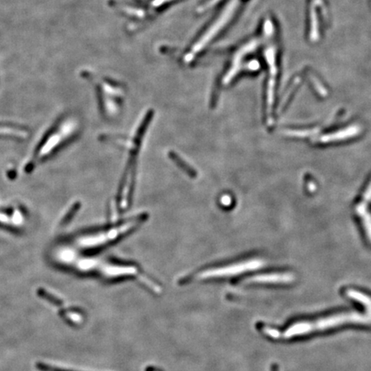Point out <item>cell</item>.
<instances>
[{
    "mask_svg": "<svg viewBox=\"0 0 371 371\" xmlns=\"http://www.w3.org/2000/svg\"><path fill=\"white\" fill-rule=\"evenodd\" d=\"M346 295L349 298L356 300L365 306L366 312L360 314L358 312H346L336 314L331 316L310 321H300L293 324L287 328L282 334L283 338L290 339L295 336L305 335L314 332L325 331L328 328L340 327L347 323L371 324V297L366 294L357 291L354 289L346 290Z\"/></svg>",
    "mask_w": 371,
    "mask_h": 371,
    "instance_id": "1",
    "label": "cell"
},
{
    "mask_svg": "<svg viewBox=\"0 0 371 371\" xmlns=\"http://www.w3.org/2000/svg\"><path fill=\"white\" fill-rule=\"evenodd\" d=\"M146 219V213L134 215L107 227L82 233L77 235L73 241L81 249L88 250L102 249L135 231Z\"/></svg>",
    "mask_w": 371,
    "mask_h": 371,
    "instance_id": "2",
    "label": "cell"
},
{
    "mask_svg": "<svg viewBox=\"0 0 371 371\" xmlns=\"http://www.w3.org/2000/svg\"><path fill=\"white\" fill-rule=\"evenodd\" d=\"M79 122L74 118H67L58 123L55 129L49 132L36 148L34 156L25 164V171L30 172L36 164L41 163L55 153L62 145L75 136L79 131Z\"/></svg>",
    "mask_w": 371,
    "mask_h": 371,
    "instance_id": "3",
    "label": "cell"
},
{
    "mask_svg": "<svg viewBox=\"0 0 371 371\" xmlns=\"http://www.w3.org/2000/svg\"><path fill=\"white\" fill-rule=\"evenodd\" d=\"M262 266V262L259 259H248L239 260L234 263H229L225 266L215 267L213 269L204 271L201 273V278H217V277L233 276L235 273H241L246 271L256 269Z\"/></svg>",
    "mask_w": 371,
    "mask_h": 371,
    "instance_id": "4",
    "label": "cell"
},
{
    "mask_svg": "<svg viewBox=\"0 0 371 371\" xmlns=\"http://www.w3.org/2000/svg\"><path fill=\"white\" fill-rule=\"evenodd\" d=\"M25 222L26 217L21 208L0 211V225L11 228H22Z\"/></svg>",
    "mask_w": 371,
    "mask_h": 371,
    "instance_id": "5",
    "label": "cell"
},
{
    "mask_svg": "<svg viewBox=\"0 0 371 371\" xmlns=\"http://www.w3.org/2000/svg\"><path fill=\"white\" fill-rule=\"evenodd\" d=\"M256 280L259 283H273V284H288L294 280V276L290 273H270L256 277Z\"/></svg>",
    "mask_w": 371,
    "mask_h": 371,
    "instance_id": "6",
    "label": "cell"
},
{
    "mask_svg": "<svg viewBox=\"0 0 371 371\" xmlns=\"http://www.w3.org/2000/svg\"><path fill=\"white\" fill-rule=\"evenodd\" d=\"M28 133L25 130L10 126H0V137H10L13 139H25Z\"/></svg>",
    "mask_w": 371,
    "mask_h": 371,
    "instance_id": "7",
    "label": "cell"
},
{
    "mask_svg": "<svg viewBox=\"0 0 371 371\" xmlns=\"http://www.w3.org/2000/svg\"><path fill=\"white\" fill-rule=\"evenodd\" d=\"M38 294H39V296H41L42 298L48 300V301L51 302L53 304H55L56 306L62 305V302H60L58 298H56L55 296H52V295H50L49 293L47 292V291L43 289H39V290H38Z\"/></svg>",
    "mask_w": 371,
    "mask_h": 371,
    "instance_id": "8",
    "label": "cell"
},
{
    "mask_svg": "<svg viewBox=\"0 0 371 371\" xmlns=\"http://www.w3.org/2000/svg\"><path fill=\"white\" fill-rule=\"evenodd\" d=\"M36 368L41 371H72V370L59 368V367H56V366H52V365H47V364L41 363V362L36 364Z\"/></svg>",
    "mask_w": 371,
    "mask_h": 371,
    "instance_id": "9",
    "label": "cell"
},
{
    "mask_svg": "<svg viewBox=\"0 0 371 371\" xmlns=\"http://www.w3.org/2000/svg\"><path fill=\"white\" fill-rule=\"evenodd\" d=\"M172 158H174L175 163H176L178 165H180V167H181L183 171H186L187 174L194 176L195 171H194V170H193V169L187 164V163H185V161L182 160L181 157H174H174H172Z\"/></svg>",
    "mask_w": 371,
    "mask_h": 371,
    "instance_id": "10",
    "label": "cell"
}]
</instances>
